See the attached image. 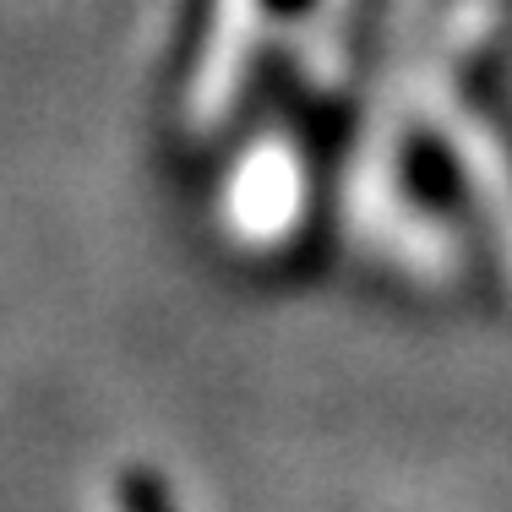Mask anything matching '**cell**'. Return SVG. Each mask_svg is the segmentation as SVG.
Here are the masks:
<instances>
[{
	"label": "cell",
	"mask_w": 512,
	"mask_h": 512,
	"mask_svg": "<svg viewBox=\"0 0 512 512\" xmlns=\"http://www.w3.org/2000/svg\"><path fill=\"white\" fill-rule=\"evenodd\" d=\"M333 218L376 278L420 300L469 295L480 284V262L491 256L480 213L393 44L355 104Z\"/></svg>",
	"instance_id": "1"
},
{
	"label": "cell",
	"mask_w": 512,
	"mask_h": 512,
	"mask_svg": "<svg viewBox=\"0 0 512 512\" xmlns=\"http://www.w3.org/2000/svg\"><path fill=\"white\" fill-rule=\"evenodd\" d=\"M333 137L311 131L284 109H262L218 153L213 180V235L235 267L251 273H289L322 235V218L338 207Z\"/></svg>",
	"instance_id": "2"
},
{
	"label": "cell",
	"mask_w": 512,
	"mask_h": 512,
	"mask_svg": "<svg viewBox=\"0 0 512 512\" xmlns=\"http://www.w3.org/2000/svg\"><path fill=\"white\" fill-rule=\"evenodd\" d=\"M311 0H197L191 33L180 44L169 131L186 153H224L267 99V66L289 55Z\"/></svg>",
	"instance_id": "3"
},
{
	"label": "cell",
	"mask_w": 512,
	"mask_h": 512,
	"mask_svg": "<svg viewBox=\"0 0 512 512\" xmlns=\"http://www.w3.org/2000/svg\"><path fill=\"white\" fill-rule=\"evenodd\" d=\"M99 512H180L169 480L153 469L148 458H126L104 474L99 491Z\"/></svg>",
	"instance_id": "4"
}]
</instances>
